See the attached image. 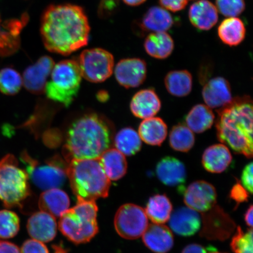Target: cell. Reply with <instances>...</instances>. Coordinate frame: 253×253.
Returning <instances> with one entry per match:
<instances>
[{
  "mask_svg": "<svg viewBox=\"0 0 253 253\" xmlns=\"http://www.w3.org/2000/svg\"><path fill=\"white\" fill-rule=\"evenodd\" d=\"M99 160L107 178L118 181L126 175L127 162L124 154L115 148H109L102 154Z\"/></svg>",
  "mask_w": 253,
  "mask_h": 253,
  "instance_id": "cell-25",
  "label": "cell"
},
{
  "mask_svg": "<svg viewBox=\"0 0 253 253\" xmlns=\"http://www.w3.org/2000/svg\"><path fill=\"white\" fill-rule=\"evenodd\" d=\"M235 253H253V229L243 232L240 226L237 227L230 244Z\"/></svg>",
  "mask_w": 253,
  "mask_h": 253,
  "instance_id": "cell-36",
  "label": "cell"
},
{
  "mask_svg": "<svg viewBox=\"0 0 253 253\" xmlns=\"http://www.w3.org/2000/svg\"><path fill=\"white\" fill-rule=\"evenodd\" d=\"M174 19L163 7L154 6L148 9L136 24V31L141 34L166 32L173 27Z\"/></svg>",
  "mask_w": 253,
  "mask_h": 253,
  "instance_id": "cell-16",
  "label": "cell"
},
{
  "mask_svg": "<svg viewBox=\"0 0 253 253\" xmlns=\"http://www.w3.org/2000/svg\"><path fill=\"white\" fill-rule=\"evenodd\" d=\"M201 236L210 240L228 239L235 229V223L221 208L215 205L202 216Z\"/></svg>",
  "mask_w": 253,
  "mask_h": 253,
  "instance_id": "cell-11",
  "label": "cell"
},
{
  "mask_svg": "<svg viewBox=\"0 0 253 253\" xmlns=\"http://www.w3.org/2000/svg\"><path fill=\"white\" fill-rule=\"evenodd\" d=\"M169 145L173 150L187 153L195 144L194 132L183 124L173 126L169 133Z\"/></svg>",
  "mask_w": 253,
  "mask_h": 253,
  "instance_id": "cell-33",
  "label": "cell"
},
{
  "mask_svg": "<svg viewBox=\"0 0 253 253\" xmlns=\"http://www.w3.org/2000/svg\"><path fill=\"white\" fill-rule=\"evenodd\" d=\"M123 1L129 6H138L143 4L146 0H123Z\"/></svg>",
  "mask_w": 253,
  "mask_h": 253,
  "instance_id": "cell-46",
  "label": "cell"
},
{
  "mask_svg": "<svg viewBox=\"0 0 253 253\" xmlns=\"http://www.w3.org/2000/svg\"><path fill=\"white\" fill-rule=\"evenodd\" d=\"M138 133L145 143L160 146L165 141L168 129L166 123L159 118L144 119L139 126Z\"/></svg>",
  "mask_w": 253,
  "mask_h": 253,
  "instance_id": "cell-26",
  "label": "cell"
},
{
  "mask_svg": "<svg viewBox=\"0 0 253 253\" xmlns=\"http://www.w3.org/2000/svg\"><path fill=\"white\" fill-rule=\"evenodd\" d=\"M218 11L225 17H237L245 11V0H216Z\"/></svg>",
  "mask_w": 253,
  "mask_h": 253,
  "instance_id": "cell-37",
  "label": "cell"
},
{
  "mask_svg": "<svg viewBox=\"0 0 253 253\" xmlns=\"http://www.w3.org/2000/svg\"><path fill=\"white\" fill-rule=\"evenodd\" d=\"M20 230V219L13 211H0V238L10 239L16 235Z\"/></svg>",
  "mask_w": 253,
  "mask_h": 253,
  "instance_id": "cell-35",
  "label": "cell"
},
{
  "mask_svg": "<svg viewBox=\"0 0 253 253\" xmlns=\"http://www.w3.org/2000/svg\"><path fill=\"white\" fill-rule=\"evenodd\" d=\"M164 82L168 91L174 96L185 97L192 90V77L188 71H170L166 75Z\"/></svg>",
  "mask_w": 253,
  "mask_h": 253,
  "instance_id": "cell-31",
  "label": "cell"
},
{
  "mask_svg": "<svg viewBox=\"0 0 253 253\" xmlns=\"http://www.w3.org/2000/svg\"><path fill=\"white\" fill-rule=\"evenodd\" d=\"M118 5V0H102L98 10L99 17L102 18L109 17L113 14Z\"/></svg>",
  "mask_w": 253,
  "mask_h": 253,
  "instance_id": "cell-40",
  "label": "cell"
},
{
  "mask_svg": "<svg viewBox=\"0 0 253 253\" xmlns=\"http://www.w3.org/2000/svg\"><path fill=\"white\" fill-rule=\"evenodd\" d=\"M253 205L250 206L245 215V220L247 225L252 228L253 226Z\"/></svg>",
  "mask_w": 253,
  "mask_h": 253,
  "instance_id": "cell-45",
  "label": "cell"
},
{
  "mask_svg": "<svg viewBox=\"0 0 253 253\" xmlns=\"http://www.w3.org/2000/svg\"><path fill=\"white\" fill-rule=\"evenodd\" d=\"M169 220L170 229L177 235L184 237L194 235L202 224L198 211L188 207L177 209L170 214Z\"/></svg>",
  "mask_w": 253,
  "mask_h": 253,
  "instance_id": "cell-18",
  "label": "cell"
},
{
  "mask_svg": "<svg viewBox=\"0 0 253 253\" xmlns=\"http://www.w3.org/2000/svg\"><path fill=\"white\" fill-rule=\"evenodd\" d=\"M156 174L163 184L178 188L180 192H184L186 170L184 164L179 160L172 157L163 158L157 164Z\"/></svg>",
  "mask_w": 253,
  "mask_h": 253,
  "instance_id": "cell-15",
  "label": "cell"
},
{
  "mask_svg": "<svg viewBox=\"0 0 253 253\" xmlns=\"http://www.w3.org/2000/svg\"><path fill=\"white\" fill-rule=\"evenodd\" d=\"M112 140L110 126L102 118L90 114L73 123L63 153L68 163L72 160L98 159L109 149Z\"/></svg>",
  "mask_w": 253,
  "mask_h": 253,
  "instance_id": "cell-3",
  "label": "cell"
},
{
  "mask_svg": "<svg viewBox=\"0 0 253 253\" xmlns=\"http://www.w3.org/2000/svg\"><path fill=\"white\" fill-rule=\"evenodd\" d=\"M118 83L126 88L137 87L144 83L147 77V63L139 58L121 60L115 68Z\"/></svg>",
  "mask_w": 253,
  "mask_h": 253,
  "instance_id": "cell-13",
  "label": "cell"
},
{
  "mask_svg": "<svg viewBox=\"0 0 253 253\" xmlns=\"http://www.w3.org/2000/svg\"><path fill=\"white\" fill-rule=\"evenodd\" d=\"M161 102L153 88H146L136 93L132 97L130 109L138 118L147 119L153 118L160 112Z\"/></svg>",
  "mask_w": 253,
  "mask_h": 253,
  "instance_id": "cell-21",
  "label": "cell"
},
{
  "mask_svg": "<svg viewBox=\"0 0 253 253\" xmlns=\"http://www.w3.org/2000/svg\"><path fill=\"white\" fill-rule=\"evenodd\" d=\"M21 160L26 167L25 171L28 178L43 191L61 187L68 178L66 170L68 165L58 157L41 164L28 156L26 152H23Z\"/></svg>",
  "mask_w": 253,
  "mask_h": 253,
  "instance_id": "cell-8",
  "label": "cell"
},
{
  "mask_svg": "<svg viewBox=\"0 0 253 253\" xmlns=\"http://www.w3.org/2000/svg\"><path fill=\"white\" fill-rule=\"evenodd\" d=\"M189 18L197 29L210 30L217 23L218 11L216 6L208 0H199L190 7Z\"/></svg>",
  "mask_w": 253,
  "mask_h": 253,
  "instance_id": "cell-22",
  "label": "cell"
},
{
  "mask_svg": "<svg viewBox=\"0 0 253 253\" xmlns=\"http://www.w3.org/2000/svg\"><path fill=\"white\" fill-rule=\"evenodd\" d=\"M67 177L78 201H95L109 195L110 180L98 159L72 160L69 162Z\"/></svg>",
  "mask_w": 253,
  "mask_h": 253,
  "instance_id": "cell-4",
  "label": "cell"
},
{
  "mask_svg": "<svg viewBox=\"0 0 253 253\" xmlns=\"http://www.w3.org/2000/svg\"><path fill=\"white\" fill-rule=\"evenodd\" d=\"M116 149L125 156H133L140 151L142 140L138 132L131 128H125L116 134L115 138Z\"/></svg>",
  "mask_w": 253,
  "mask_h": 253,
  "instance_id": "cell-32",
  "label": "cell"
},
{
  "mask_svg": "<svg viewBox=\"0 0 253 253\" xmlns=\"http://www.w3.org/2000/svg\"><path fill=\"white\" fill-rule=\"evenodd\" d=\"M82 77L93 83H100L112 75L114 57L109 52L101 48L84 50L79 57Z\"/></svg>",
  "mask_w": 253,
  "mask_h": 253,
  "instance_id": "cell-9",
  "label": "cell"
},
{
  "mask_svg": "<svg viewBox=\"0 0 253 253\" xmlns=\"http://www.w3.org/2000/svg\"><path fill=\"white\" fill-rule=\"evenodd\" d=\"M172 205L166 195H156L148 200L145 213L156 224H164L169 220L172 213Z\"/></svg>",
  "mask_w": 253,
  "mask_h": 253,
  "instance_id": "cell-30",
  "label": "cell"
},
{
  "mask_svg": "<svg viewBox=\"0 0 253 253\" xmlns=\"http://www.w3.org/2000/svg\"><path fill=\"white\" fill-rule=\"evenodd\" d=\"M53 249H54V253H67L65 250L62 248V246H53Z\"/></svg>",
  "mask_w": 253,
  "mask_h": 253,
  "instance_id": "cell-47",
  "label": "cell"
},
{
  "mask_svg": "<svg viewBox=\"0 0 253 253\" xmlns=\"http://www.w3.org/2000/svg\"><path fill=\"white\" fill-rule=\"evenodd\" d=\"M39 206L41 211L58 218L69 210L70 200L68 195L62 190L51 189L47 190L41 195Z\"/></svg>",
  "mask_w": 253,
  "mask_h": 253,
  "instance_id": "cell-24",
  "label": "cell"
},
{
  "mask_svg": "<svg viewBox=\"0 0 253 253\" xmlns=\"http://www.w3.org/2000/svg\"><path fill=\"white\" fill-rule=\"evenodd\" d=\"M183 200L186 205L192 210L198 212H207L216 205V189L208 182L195 181L185 189Z\"/></svg>",
  "mask_w": 253,
  "mask_h": 253,
  "instance_id": "cell-12",
  "label": "cell"
},
{
  "mask_svg": "<svg viewBox=\"0 0 253 253\" xmlns=\"http://www.w3.org/2000/svg\"><path fill=\"white\" fill-rule=\"evenodd\" d=\"M190 0H160L164 8L172 12H178L184 9Z\"/></svg>",
  "mask_w": 253,
  "mask_h": 253,
  "instance_id": "cell-42",
  "label": "cell"
},
{
  "mask_svg": "<svg viewBox=\"0 0 253 253\" xmlns=\"http://www.w3.org/2000/svg\"><path fill=\"white\" fill-rule=\"evenodd\" d=\"M214 115L210 107L199 104L192 107L185 118L186 126L192 132L202 133L211 128L214 121Z\"/></svg>",
  "mask_w": 253,
  "mask_h": 253,
  "instance_id": "cell-29",
  "label": "cell"
},
{
  "mask_svg": "<svg viewBox=\"0 0 253 253\" xmlns=\"http://www.w3.org/2000/svg\"><path fill=\"white\" fill-rule=\"evenodd\" d=\"M215 250L211 246L210 248H205L200 245L191 244L185 247L182 253H208Z\"/></svg>",
  "mask_w": 253,
  "mask_h": 253,
  "instance_id": "cell-43",
  "label": "cell"
},
{
  "mask_svg": "<svg viewBox=\"0 0 253 253\" xmlns=\"http://www.w3.org/2000/svg\"><path fill=\"white\" fill-rule=\"evenodd\" d=\"M27 227L32 238L41 242L52 241L56 235V218L45 211L34 213L28 219Z\"/></svg>",
  "mask_w": 253,
  "mask_h": 253,
  "instance_id": "cell-19",
  "label": "cell"
},
{
  "mask_svg": "<svg viewBox=\"0 0 253 253\" xmlns=\"http://www.w3.org/2000/svg\"><path fill=\"white\" fill-rule=\"evenodd\" d=\"M142 240L147 248L155 253H167L173 246L172 233L163 224L148 225L142 235Z\"/></svg>",
  "mask_w": 253,
  "mask_h": 253,
  "instance_id": "cell-20",
  "label": "cell"
},
{
  "mask_svg": "<svg viewBox=\"0 0 253 253\" xmlns=\"http://www.w3.org/2000/svg\"><path fill=\"white\" fill-rule=\"evenodd\" d=\"M54 65V61L50 57L44 56L28 67L24 72L23 79L25 88L33 94L44 93L47 78L51 74Z\"/></svg>",
  "mask_w": 253,
  "mask_h": 253,
  "instance_id": "cell-14",
  "label": "cell"
},
{
  "mask_svg": "<svg viewBox=\"0 0 253 253\" xmlns=\"http://www.w3.org/2000/svg\"><path fill=\"white\" fill-rule=\"evenodd\" d=\"M253 163H250L243 169L242 174V186L246 191L250 194L253 193Z\"/></svg>",
  "mask_w": 253,
  "mask_h": 253,
  "instance_id": "cell-41",
  "label": "cell"
},
{
  "mask_svg": "<svg viewBox=\"0 0 253 253\" xmlns=\"http://www.w3.org/2000/svg\"><path fill=\"white\" fill-rule=\"evenodd\" d=\"M97 211L95 201H78L77 205L69 209L60 217L59 230L76 244L88 242L99 231Z\"/></svg>",
  "mask_w": 253,
  "mask_h": 253,
  "instance_id": "cell-5",
  "label": "cell"
},
{
  "mask_svg": "<svg viewBox=\"0 0 253 253\" xmlns=\"http://www.w3.org/2000/svg\"><path fill=\"white\" fill-rule=\"evenodd\" d=\"M89 33L86 14L79 6L51 5L43 12L41 34L50 52L70 55L87 45Z\"/></svg>",
  "mask_w": 253,
  "mask_h": 253,
  "instance_id": "cell-1",
  "label": "cell"
},
{
  "mask_svg": "<svg viewBox=\"0 0 253 253\" xmlns=\"http://www.w3.org/2000/svg\"><path fill=\"white\" fill-rule=\"evenodd\" d=\"M230 197L238 205L248 201L249 192L240 183L237 182L231 190Z\"/></svg>",
  "mask_w": 253,
  "mask_h": 253,
  "instance_id": "cell-39",
  "label": "cell"
},
{
  "mask_svg": "<svg viewBox=\"0 0 253 253\" xmlns=\"http://www.w3.org/2000/svg\"><path fill=\"white\" fill-rule=\"evenodd\" d=\"M232 161L229 148L223 144H215L207 148L202 156V166L207 171L220 173L226 170Z\"/></svg>",
  "mask_w": 253,
  "mask_h": 253,
  "instance_id": "cell-23",
  "label": "cell"
},
{
  "mask_svg": "<svg viewBox=\"0 0 253 253\" xmlns=\"http://www.w3.org/2000/svg\"><path fill=\"white\" fill-rule=\"evenodd\" d=\"M23 78L15 69L7 67L0 70V91L12 96L17 94L23 86Z\"/></svg>",
  "mask_w": 253,
  "mask_h": 253,
  "instance_id": "cell-34",
  "label": "cell"
},
{
  "mask_svg": "<svg viewBox=\"0 0 253 253\" xmlns=\"http://www.w3.org/2000/svg\"><path fill=\"white\" fill-rule=\"evenodd\" d=\"M148 226L145 211L134 204H128L119 209L115 218V227L123 238L134 240L143 235Z\"/></svg>",
  "mask_w": 253,
  "mask_h": 253,
  "instance_id": "cell-10",
  "label": "cell"
},
{
  "mask_svg": "<svg viewBox=\"0 0 253 253\" xmlns=\"http://www.w3.org/2000/svg\"><path fill=\"white\" fill-rule=\"evenodd\" d=\"M1 21V17H0V21ZM2 49V45L1 39H0V53H1Z\"/></svg>",
  "mask_w": 253,
  "mask_h": 253,
  "instance_id": "cell-48",
  "label": "cell"
},
{
  "mask_svg": "<svg viewBox=\"0 0 253 253\" xmlns=\"http://www.w3.org/2000/svg\"><path fill=\"white\" fill-rule=\"evenodd\" d=\"M246 27L243 22L237 17H231L221 22L218 28V36L226 45H239L245 40Z\"/></svg>",
  "mask_w": 253,
  "mask_h": 253,
  "instance_id": "cell-28",
  "label": "cell"
},
{
  "mask_svg": "<svg viewBox=\"0 0 253 253\" xmlns=\"http://www.w3.org/2000/svg\"><path fill=\"white\" fill-rule=\"evenodd\" d=\"M51 81L47 82L45 91L47 97L55 102L70 105L80 88L82 75L78 62L65 60L54 65Z\"/></svg>",
  "mask_w": 253,
  "mask_h": 253,
  "instance_id": "cell-7",
  "label": "cell"
},
{
  "mask_svg": "<svg viewBox=\"0 0 253 253\" xmlns=\"http://www.w3.org/2000/svg\"><path fill=\"white\" fill-rule=\"evenodd\" d=\"M202 97L210 108H221L233 100L229 82L222 77L211 79L204 86Z\"/></svg>",
  "mask_w": 253,
  "mask_h": 253,
  "instance_id": "cell-17",
  "label": "cell"
},
{
  "mask_svg": "<svg viewBox=\"0 0 253 253\" xmlns=\"http://www.w3.org/2000/svg\"><path fill=\"white\" fill-rule=\"evenodd\" d=\"M208 253H219V252H217L216 251V250H215V251H211L210 252H209Z\"/></svg>",
  "mask_w": 253,
  "mask_h": 253,
  "instance_id": "cell-49",
  "label": "cell"
},
{
  "mask_svg": "<svg viewBox=\"0 0 253 253\" xmlns=\"http://www.w3.org/2000/svg\"><path fill=\"white\" fill-rule=\"evenodd\" d=\"M253 101L237 97L217 110L216 134L221 143L236 154L252 158L253 151Z\"/></svg>",
  "mask_w": 253,
  "mask_h": 253,
  "instance_id": "cell-2",
  "label": "cell"
},
{
  "mask_svg": "<svg viewBox=\"0 0 253 253\" xmlns=\"http://www.w3.org/2000/svg\"><path fill=\"white\" fill-rule=\"evenodd\" d=\"M144 48L154 58L164 59L171 54L174 49L172 37L166 32L151 33L145 40Z\"/></svg>",
  "mask_w": 253,
  "mask_h": 253,
  "instance_id": "cell-27",
  "label": "cell"
},
{
  "mask_svg": "<svg viewBox=\"0 0 253 253\" xmlns=\"http://www.w3.org/2000/svg\"><path fill=\"white\" fill-rule=\"evenodd\" d=\"M28 179L13 155L8 154L0 160V199L6 208L20 207L29 197Z\"/></svg>",
  "mask_w": 253,
  "mask_h": 253,
  "instance_id": "cell-6",
  "label": "cell"
},
{
  "mask_svg": "<svg viewBox=\"0 0 253 253\" xmlns=\"http://www.w3.org/2000/svg\"><path fill=\"white\" fill-rule=\"evenodd\" d=\"M21 253H49L48 249L42 242L31 239L24 242Z\"/></svg>",
  "mask_w": 253,
  "mask_h": 253,
  "instance_id": "cell-38",
  "label": "cell"
},
{
  "mask_svg": "<svg viewBox=\"0 0 253 253\" xmlns=\"http://www.w3.org/2000/svg\"><path fill=\"white\" fill-rule=\"evenodd\" d=\"M0 253H21V250L14 243L0 240Z\"/></svg>",
  "mask_w": 253,
  "mask_h": 253,
  "instance_id": "cell-44",
  "label": "cell"
}]
</instances>
